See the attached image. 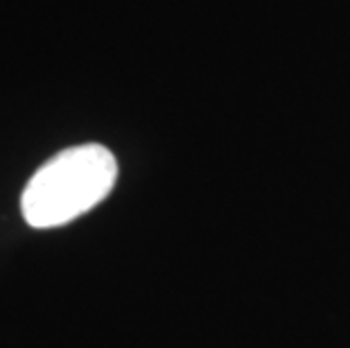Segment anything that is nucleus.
I'll return each mask as SVG.
<instances>
[{
    "instance_id": "nucleus-1",
    "label": "nucleus",
    "mask_w": 350,
    "mask_h": 348,
    "mask_svg": "<svg viewBox=\"0 0 350 348\" xmlns=\"http://www.w3.org/2000/svg\"><path fill=\"white\" fill-rule=\"evenodd\" d=\"M118 161L104 145H75L32 174L21 195L29 226L57 228L93 211L116 186Z\"/></svg>"
}]
</instances>
